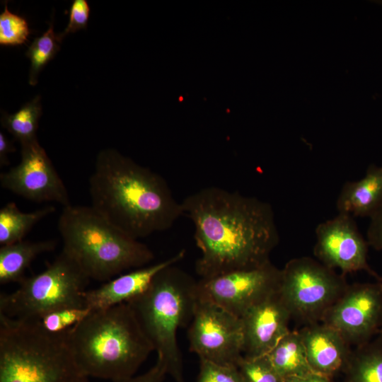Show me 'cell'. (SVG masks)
Returning a JSON list of instances; mask_svg holds the SVG:
<instances>
[{
  "label": "cell",
  "instance_id": "6da1fadb",
  "mask_svg": "<svg viewBox=\"0 0 382 382\" xmlns=\"http://www.w3.org/2000/svg\"><path fill=\"white\" fill-rule=\"evenodd\" d=\"M194 226L200 250L195 269L200 279L258 267L270 262L279 242L272 206L254 197L211 186L181 202Z\"/></svg>",
  "mask_w": 382,
  "mask_h": 382
},
{
  "label": "cell",
  "instance_id": "7a4b0ae2",
  "mask_svg": "<svg viewBox=\"0 0 382 382\" xmlns=\"http://www.w3.org/2000/svg\"><path fill=\"white\" fill-rule=\"evenodd\" d=\"M88 192L91 207L137 240L168 230L183 214L161 175L112 149L98 154Z\"/></svg>",
  "mask_w": 382,
  "mask_h": 382
},
{
  "label": "cell",
  "instance_id": "3957f363",
  "mask_svg": "<svg viewBox=\"0 0 382 382\" xmlns=\"http://www.w3.org/2000/svg\"><path fill=\"white\" fill-rule=\"evenodd\" d=\"M65 337L88 377L112 382L135 376L154 351L127 303L92 311Z\"/></svg>",
  "mask_w": 382,
  "mask_h": 382
},
{
  "label": "cell",
  "instance_id": "277c9868",
  "mask_svg": "<svg viewBox=\"0 0 382 382\" xmlns=\"http://www.w3.org/2000/svg\"><path fill=\"white\" fill-rule=\"evenodd\" d=\"M62 251L90 279L107 282L154 258L146 244L127 236L91 206L69 205L58 219Z\"/></svg>",
  "mask_w": 382,
  "mask_h": 382
},
{
  "label": "cell",
  "instance_id": "5b68a950",
  "mask_svg": "<svg viewBox=\"0 0 382 382\" xmlns=\"http://www.w3.org/2000/svg\"><path fill=\"white\" fill-rule=\"evenodd\" d=\"M197 301V281L173 265L161 270L145 291L127 303L156 352V361L175 382H185L177 332L190 325Z\"/></svg>",
  "mask_w": 382,
  "mask_h": 382
},
{
  "label": "cell",
  "instance_id": "8992f818",
  "mask_svg": "<svg viewBox=\"0 0 382 382\" xmlns=\"http://www.w3.org/2000/svg\"><path fill=\"white\" fill-rule=\"evenodd\" d=\"M65 332L44 330L37 320L0 313V382H89Z\"/></svg>",
  "mask_w": 382,
  "mask_h": 382
},
{
  "label": "cell",
  "instance_id": "52a82bcc",
  "mask_svg": "<svg viewBox=\"0 0 382 382\" xmlns=\"http://www.w3.org/2000/svg\"><path fill=\"white\" fill-rule=\"evenodd\" d=\"M90 279L62 250L42 272L24 277L18 287L0 294V313L15 319L39 320L64 307H86Z\"/></svg>",
  "mask_w": 382,
  "mask_h": 382
},
{
  "label": "cell",
  "instance_id": "ba28073f",
  "mask_svg": "<svg viewBox=\"0 0 382 382\" xmlns=\"http://www.w3.org/2000/svg\"><path fill=\"white\" fill-rule=\"evenodd\" d=\"M347 288L342 276L303 257L289 260L282 270L279 291L291 316L313 323L323 318Z\"/></svg>",
  "mask_w": 382,
  "mask_h": 382
},
{
  "label": "cell",
  "instance_id": "9c48e42d",
  "mask_svg": "<svg viewBox=\"0 0 382 382\" xmlns=\"http://www.w3.org/2000/svg\"><path fill=\"white\" fill-rule=\"evenodd\" d=\"M187 337L190 351L199 359L237 366L243 357L241 318L214 303L198 299Z\"/></svg>",
  "mask_w": 382,
  "mask_h": 382
},
{
  "label": "cell",
  "instance_id": "30bf717a",
  "mask_svg": "<svg viewBox=\"0 0 382 382\" xmlns=\"http://www.w3.org/2000/svg\"><path fill=\"white\" fill-rule=\"evenodd\" d=\"M282 270L270 261L258 267L226 272L197 281V296L241 318L279 288Z\"/></svg>",
  "mask_w": 382,
  "mask_h": 382
},
{
  "label": "cell",
  "instance_id": "8fae6325",
  "mask_svg": "<svg viewBox=\"0 0 382 382\" xmlns=\"http://www.w3.org/2000/svg\"><path fill=\"white\" fill-rule=\"evenodd\" d=\"M21 145V161L0 174L1 186L36 202L71 205L67 189L37 138Z\"/></svg>",
  "mask_w": 382,
  "mask_h": 382
},
{
  "label": "cell",
  "instance_id": "7c38bea8",
  "mask_svg": "<svg viewBox=\"0 0 382 382\" xmlns=\"http://www.w3.org/2000/svg\"><path fill=\"white\" fill-rule=\"evenodd\" d=\"M322 320L347 342H368L382 328L381 282L347 286Z\"/></svg>",
  "mask_w": 382,
  "mask_h": 382
},
{
  "label": "cell",
  "instance_id": "4fadbf2b",
  "mask_svg": "<svg viewBox=\"0 0 382 382\" xmlns=\"http://www.w3.org/2000/svg\"><path fill=\"white\" fill-rule=\"evenodd\" d=\"M351 215L342 213L320 223L316 228L314 255L319 262L342 274L364 270L381 282L369 265V243Z\"/></svg>",
  "mask_w": 382,
  "mask_h": 382
},
{
  "label": "cell",
  "instance_id": "5bb4252c",
  "mask_svg": "<svg viewBox=\"0 0 382 382\" xmlns=\"http://www.w3.org/2000/svg\"><path fill=\"white\" fill-rule=\"evenodd\" d=\"M291 316L279 289L251 306L240 318L243 333V355H266L290 331Z\"/></svg>",
  "mask_w": 382,
  "mask_h": 382
},
{
  "label": "cell",
  "instance_id": "9a60e30c",
  "mask_svg": "<svg viewBox=\"0 0 382 382\" xmlns=\"http://www.w3.org/2000/svg\"><path fill=\"white\" fill-rule=\"evenodd\" d=\"M185 256V250H180L163 261L132 270L105 282L96 289L86 290L85 306L94 311L129 302L148 289L161 270L178 264Z\"/></svg>",
  "mask_w": 382,
  "mask_h": 382
},
{
  "label": "cell",
  "instance_id": "2e32d148",
  "mask_svg": "<svg viewBox=\"0 0 382 382\" xmlns=\"http://www.w3.org/2000/svg\"><path fill=\"white\" fill-rule=\"evenodd\" d=\"M308 361L317 374L330 377L347 367L349 355L347 342L336 330L323 323L299 332Z\"/></svg>",
  "mask_w": 382,
  "mask_h": 382
},
{
  "label": "cell",
  "instance_id": "e0dca14e",
  "mask_svg": "<svg viewBox=\"0 0 382 382\" xmlns=\"http://www.w3.org/2000/svg\"><path fill=\"white\" fill-rule=\"evenodd\" d=\"M336 206L338 213L372 216L382 207V166L371 164L361 179L345 183Z\"/></svg>",
  "mask_w": 382,
  "mask_h": 382
},
{
  "label": "cell",
  "instance_id": "ac0fdd59",
  "mask_svg": "<svg viewBox=\"0 0 382 382\" xmlns=\"http://www.w3.org/2000/svg\"><path fill=\"white\" fill-rule=\"evenodd\" d=\"M54 240L30 241L23 240L15 243L1 245L0 284L19 283L31 262L40 255L53 250Z\"/></svg>",
  "mask_w": 382,
  "mask_h": 382
},
{
  "label": "cell",
  "instance_id": "d6986e66",
  "mask_svg": "<svg viewBox=\"0 0 382 382\" xmlns=\"http://www.w3.org/2000/svg\"><path fill=\"white\" fill-rule=\"evenodd\" d=\"M266 356L283 378L316 373L308 361L299 332H288Z\"/></svg>",
  "mask_w": 382,
  "mask_h": 382
},
{
  "label": "cell",
  "instance_id": "ffe728a7",
  "mask_svg": "<svg viewBox=\"0 0 382 382\" xmlns=\"http://www.w3.org/2000/svg\"><path fill=\"white\" fill-rule=\"evenodd\" d=\"M54 211V207L49 205L30 212H23L14 202L6 204L0 209L1 245L24 240L35 224Z\"/></svg>",
  "mask_w": 382,
  "mask_h": 382
},
{
  "label": "cell",
  "instance_id": "44dd1931",
  "mask_svg": "<svg viewBox=\"0 0 382 382\" xmlns=\"http://www.w3.org/2000/svg\"><path fill=\"white\" fill-rule=\"evenodd\" d=\"M347 367V382H382V336L361 345Z\"/></svg>",
  "mask_w": 382,
  "mask_h": 382
},
{
  "label": "cell",
  "instance_id": "7402d4cb",
  "mask_svg": "<svg viewBox=\"0 0 382 382\" xmlns=\"http://www.w3.org/2000/svg\"><path fill=\"white\" fill-rule=\"evenodd\" d=\"M41 115L40 98L37 96L15 113H4L1 122L2 127L22 144L37 139L36 133Z\"/></svg>",
  "mask_w": 382,
  "mask_h": 382
},
{
  "label": "cell",
  "instance_id": "603a6c76",
  "mask_svg": "<svg viewBox=\"0 0 382 382\" xmlns=\"http://www.w3.org/2000/svg\"><path fill=\"white\" fill-rule=\"evenodd\" d=\"M62 41L59 33L56 34L54 30V25L51 23L47 31L30 44L25 52V56L30 61V85L35 86L37 83L40 71L59 52Z\"/></svg>",
  "mask_w": 382,
  "mask_h": 382
},
{
  "label": "cell",
  "instance_id": "cb8c5ba5",
  "mask_svg": "<svg viewBox=\"0 0 382 382\" xmlns=\"http://www.w3.org/2000/svg\"><path fill=\"white\" fill-rule=\"evenodd\" d=\"M91 312L86 307H64L50 311L37 320L46 331L62 334L79 324Z\"/></svg>",
  "mask_w": 382,
  "mask_h": 382
},
{
  "label": "cell",
  "instance_id": "d4e9b609",
  "mask_svg": "<svg viewBox=\"0 0 382 382\" xmlns=\"http://www.w3.org/2000/svg\"><path fill=\"white\" fill-rule=\"evenodd\" d=\"M237 368L243 382H284L266 355L256 357H243Z\"/></svg>",
  "mask_w": 382,
  "mask_h": 382
},
{
  "label": "cell",
  "instance_id": "484cf974",
  "mask_svg": "<svg viewBox=\"0 0 382 382\" xmlns=\"http://www.w3.org/2000/svg\"><path fill=\"white\" fill-rule=\"evenodd\" d=\"M27 21L22 16L11 12L7 4L0 14V45L17 46L24 44L30 35Z\"/></svg>",
  "mask_w": 382,
  "mask_h": 382
},
{
  "label": "cell",
  "instance_id": "4316f807",
  "mask_svg": "<svg viewBox=\"0 0 382 382\" xmlns=\"http://www.w3.org/2000/svg\"><path fill=\"white\" fill-rule=\"evenodd\" d=\"M196 382H243L235 366H224L199 359V370Z\"/></svg>",
  "mask_w": 382,
  "mask_h": 382
},
{
  "label": "cell",
  "instance_id": "83f0119b",
  "mask_svg": "<svg viewBox=\"0 0 382 382\" xmlns=\"http://www.w3.org/2000/svg\"><path fill=\"white\" fill-rule=\"evenodd\" d=\"M90 16V6L86 0H74L70 6L68 24L64 30L59 33L62 40L67 35L87 27Z\"/></svg>",
  "mask_w": 382,
  "mask_h": 382
},
{
  "label": "cell",
  "instance_id": "f1b7e54d",
  "mask_svg": "<svg viewBox=\"0 0 382 382\" xmlns=\"http://www.w3.org/2000/svg\"><path fill=\"white\" fill-rule=\"evenodd\" d=\"M369 219L367 242L374 249L382 250V207Z\"/></svg>",
  "mask_w": 382,
  "mask_h": 382
},
{
  "label": "cell",
  "instance_id": "f546056e",
  "mask_svg": "<svg viewBox=\"0 0 382 382\" xmlns=\"http://www.w3.org/2000/svg\"><path fill=\"white\" fill-rule=\"evenodd\" d=\"M167 375L165 367L158 361L146 372L115 382H164Z\"/></svg>",
  "mask_w": 382,
  "mask_h": 382
},
{
  "label": "cell",
  "instance_id": "4dcf8cb0",
  "mask_svg": "<svg viewBox=\"0 0 382 382\" xmlns=\"http://www.w3.org/2000/svg\"><path fill=\"white\" fill-rule=\"evenodd\" d=\"M16 151L13 144L3 132H0V166H4L9 164L8 156Z\"/></svg>",
  "mask_w": 382,
  "mask_h": 382
},
{
  "label": "cell",
  "instance_id": "1f68e13d",
  "mask_svg": "<svg viewBox=\"0 0 382 382\" xmlns=\"http://www.w3.org/2000/svg\"><path fill=\"white\" fill-rule=\"evenodd\" d=\"M284 382H333L330 377L311 373L303 376H289L284 378Z\"/></svg>",
  "mask_w": 382,
  "mask_h": 382
},
{
  "label": "cell",
  "instance_id": "d6a6232c",
  "mask_svg": "<svg viewBox=\"0 0 382 382\" xmlns=\"http://www.w3.org/2000/svg\"><path fill=\"white\" fill-rule=\"evenodd\" d=\"M379 333L381 334V336H382V328H381Z\"/></svg>",
  "mask_w": 382,
  "mask_h": 382
},
{
  "label": "cell",
  "instance_id": "836d02e7",
  "mask_svg": "<svg viewBox=\"0 0 382 382\" xmlns=\"http://www.w3.org/2000/svg\"><path fill=\"white\" fill-rule=\"evenodd\" d=\"M378 4H382V1H378Z\"/></svg>",
  "mask_w": 382,
  "mask_h": 382
}]
</instances>
